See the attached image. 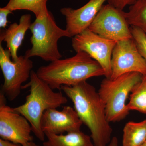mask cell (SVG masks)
Returning a JSON list of instances; mask_svg holds the SVG:
<instances>
[{"label":"cell","mask_w":146,"mask_h":146,"mask_svg":"<svg viewBox=\"0 0 146 146\" xmlns=\"http://www.w3.org/2000/svg\"><path fill=\"white\" fill-rule=\"evenodd\" d=\"M60 89L71 100L80 119L89 128L94 146H108L112 139V128L95 87L84 81L74 86L63 85Z\"/></svg>","instance_id":"1"},{"label":"cell","mask_w":146,"mask_h":146,"mask_svg":"<svg viewBox=\"0 0 146 146\" xmlns=\"http://www.w3.org/2000/svg\"><path fill=\"white\" fill-rule=\"evenodd\" d=\"M53 89L72 86L94 77L105 76L101 65L86 53L76 52L72 57L58 59L40 67L36 72Z\"/></svg>","instance_id":"2"},{"label":"cell","mask_w":146,"mask_h":146,"mask_svg":"<svg viewBox=\"0 0 146 146\" xmlns=\"http://www.w3.org/2000/svg\"><path fill=\"white\" fill-rule=\"evenodd\" d=\"M27 88H29V94L26 97L25 102L13 109L28 121L36 138L44 141L46 135L41 122L44 113L48 110L57 108L67 103L68 99L61 92L54 91L33 70L29 81L22 86V89Z\"/></svg>","instance_id":"3"},{"label":"cell","mask_w":146,"mask_h":146,"mask_svg":"<svg viewBox=\"0 0 146 146\" xmlns=\"http://www.w3.org/2000/svg\"><path fill=\"white\" fill-rule=\"evenodd\" d=\"M29 29L32 33V47L26 52L25 56L28 58L39 56L50 62L62 58L58 47V40L61 37L71 36L66 29L58 27L50 11L48 9L36 18Z\"/></svg>","instance_id":"4"},{"label":"cell","mask_w":146,"mask_h":146,"mask_svg":"<svg viewBox=\"0 0 146 146\" xmlns=\"http://www.w3.org/2000/svg\"><path fill=\"white\" fill-rule=\"evenodd\" d=\"M142 77L140 73H128L114 79L106 78L102 81L98 92L110 123L120 121L129 114L127 100Z\"/></svg>","instance_id":"5"},{"label":"cell","mask_w":146,"mask_h":146,"mask_svg":"<svg viewBox=\"0 0 146 146\" xmlns=\"http://www.w3.org/2000/svg\"><path fill=\"white\" fill-rule=\"evenodd\" d=\"M11 58L9 51L5 49L0 43V67L4 77L1 92L12 101L20 95L23 83L30 78L33 62L25 55L18 56L15 61Z\"/></svg>","instance_id":"6"},{"label":"cell","mask_w":146,"mask_h":146,"mask_svg":"<svg viewBox=\"0 0 146 146\" xmlns=\"http://www.w3.org/2000/svg\"><path fill=\"white\" fill-rule=\"evenodd\" d=\"M129 26L125 11L107 4L102 7L88 29L104 38L117 42L133 38Z\"/></svg>","instance_id":"7"},{"label":"cell","mask_w":146,"mask_h":146,"mask_svg":"<svg viewBox=\"0 0 146 146\" xmlns=\"http://www.w3.org/2000/svg\"><path fill=\"white\" fill-rule=\"evenodd\" d=\"M117 42L106 39L86 29L73 36L72 46L76 52H83L96 61L103 68L105 77L110 78L112 74L111 59Z\"/></svg>","instance_id":"8"},{"label":"cell","mask_w":146,"mask_h":146,"mask_svg":"<svg viewBox=\"0 0 146 146\" xmlns=\"http://www.w3.org/2000/svg\"><path fill=\"white\" fill-rule=\"evenodd\" d=\"M6 98L0 94V137L21 145L33 141L31 125L24 116L6 104Z\"/></svg>","instance_id":"9"},{"label":"cell","mask_w":146,"mask_h":146,"mask_svg":"<svg viewBox=\"0 0 146 146\" xmlns=\"http://www.w3.org/2000/svg\"><path fill=\"white\" fill-rule=\"evenodd\" d=\"M111 70V79L128 73L146 74L145 60L133 38L117 42L112 54Z\"/></svg>","instance_id":"10"},{"label":"cell","mask_w":146,"mask_h":146,"mask_svg":"<svg viewBox=\"0 0 146 146\" xmlns=\"http://www.w3.org/2000/svg\"><path fill=\"white\" fill-rule=\"evenodd\" d=\"M83 123L74 108L64 106L60 111L56 108L46 110L41 120V127L45 134H61L80 130Z\"/></svg>","instance_id":"11"},{"label":"cell","mask_w":146,"mask_h":146,"mask_svg":"<svg viewBox=\"0 0 146 146\" xmlns=\"http://www.w3.org/2000/svg\"><path fill=\"white\" fill-rule=\"evenodd\" d=\"M106 1L107 0H89L86 4L77 9L64 7L60 9V12L65 17V29L71 37L89 28Z\"/></svg>","instance_id":"12"},{"label":"cell","mask_w":146,"mask_h":146,"mask_svg":"<svg viewBox=\"0 0 146 146\" xmlns=\"http://www.w3.org/2000/svg\"><path fill=\"white\" fill-rule=\"evenodd\" d=\"M31 18L30 14L22 15L19 24L13 23L8 28L1 31L0 43L3 41L6 42L7 49L10 52L13 61H16L18 59L17 52L22 45L26 33L30 28L32 23Z\"/></svg>","instance_id":"13"},{"label":"cell","mask_w":146,"mask_h":146,"mask_svg":"<svg viewBox=\"0 0 146 146\" xmlns=\"http://www.w3.org/2000/svg\"><path fill=\"white\" fill-rule=\"evenodd\" d=\"M47 140L43 146H94L91 136L81 131H73L66 134H45Z\"/></svg>","instance_id":"14"},{"label":"cell","mask_w":146,"mask_h":146,"mask_svg":"<svg viewBox=\"0 0 146 146\" xmlns=\"http://www.w3.org/2000/svg\"><path fill=\"white\" fill-rule=\"evenodd\" d=\"M146 141V119L127 123L123 129V146H141Z\"/></svg>","instance_id":"15"},{"label":"cell","mask_w":146,"mask_h":146,"mask_svg":"<svg viewBox=\"0 0 146 146\" xmlns=\"http://www.w3.org/2000/svg\"><path fill=\"white\" fill-rule=\"evenodd\" d=\"M125 15L129 25L140 29L146 35V0H137Z\"/></svg>","instance_id":"16"},{"label":"cell","mask_w":146,"mask_h":146,"mask_svg":"<svg viewBox=\"0 0 146 146\" xmlns=\"http://www.w3.org/2000/svg\"><path fill=\"white\" fill-rule=\"evenodd\" d=\"M48 0H9L5 8L13 12L14 11L26 10L31 11L36 18L48 10Z\"/></svg>","instance_id":"17"},{"label":"cell","mask_w":146,"mask_h":146,"mask_svg":"<svg viewBox=\"0 0 146 146\" xmlns=\"http://www.w3.org/2000/svg\"><path fill=\"white\" fill-rule=\"evenodd\" d=\"M127 106L130 111L146 114V74L143 75L141 81L131 92Z\"/></svg>","instance_id":"18"},{"label":"cell","mask_w":146,"mask_h":146,"mask_svg":"<svg viewBox=\"0 0 146 146\" xmlns=\"http://www.w3.org/2000/svg\"><path fill=\"white\" fill-rule=\"evenodd\" d=\"M131 34L139 52L146 63V35L141 30L135 27H130Z\"/></svg>","instance_id":"19"},{"label":"cell","mask_w":146,"mask_h":146,"mask_svg":"<svg viewBox=\"0 0 146 146\" xmlns=\"http://www.w3.org/2000/svg\"><path fill=\"white\" fill-rule=\"evenodd\" d=\"M137 0H107L108 4L119 9L123 10L127 5H131L135 3Z\"/></svg>","instance_id":"20"},{"label":"cell","mask_w":146,"mask_h":146,"mask_svg":"<svg viewBox=\"0 0 146 146\" xmlns=\"http://www.w3.org/2000/svg\"><path fill=\"white\" fill-rule=\"evenodd\" d=\"M12 11L5 8L4 7L0 8V27L5 28L9 23L7 21V16Z\"/></svg>","instance_id":"21"},{"label":"cell","mask_w":146,"mask_h":146,"mask_svg":"<svg viewBox=\"0 0 146 146\" xmlns=\"http://www.w3.org/2000/svg\"><path fill=\"white\" fill-rule=\"evenodd\" d=\"M0 146H22V145L1 138L0 139Z\"/></svg>","instance_id":"22"},{"label":"cell","mask_w":146,"mask_h":146,"mask_svg":"<svg viewBox=\"0 0 146 146\" xmlns=\"http://www.w3.org/2000/svg\"><path fill=\"white\" fill-rule=\"evenodd\" d=\"M108 146H119L118 139L117 137H113Z\"/></svg>","instance_id":"23"},{"label":"cell","mask_w":146,"mask_h":146,"mask_svg":"<svg viewBox=\"0 0 146 146\" xmlns=\"http://www.w3.org/2000/svg\"><path fill=\"white\" fill-rule=\"evenodd\" d=\"M22 146H39V145L35 143L33 141H32L27 143V144H25V145H22Z\"/></svg>","instance_id":"24"},{"label":"cell","mask_w":146,"mask_h":146,"mask_svg":"<svg viewBox=\"0 0 146 146\" xmlns=\"http://www.w3.org/2000/svg\"><path fill=\"white\" fill-rule=\"evenodd\" d=\"M141 146H146V141L145 142V143Z\"/></svg>","instance_id":"25"}]
</instances>
